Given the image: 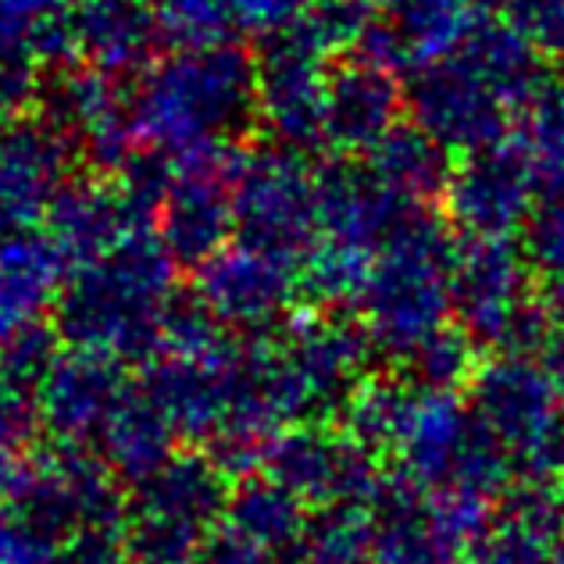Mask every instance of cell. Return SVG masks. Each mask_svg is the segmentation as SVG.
Here are the masks:
<instances>
[{
    "mask_svg": "<svg viewBox=\"0 0 564 564\" xmlns=\"http://www.w3.org/2000/svg\"><path fill=\"white\" fill-rule=\"evenodd\" d=\"M354 425L358 443L393 451L404 479L422 489H471L494 497L514 471L486 436L471 404L454 390L419 379L361 393L354 404Z\"/></svg>",
    "mask_w": 564,
    "mask_h": 564,
    "instance_id": "obj_1",
    "label": "cell"
},
{
    "mask_svg": "<svg viewBox=\"0 0 564 564\" xmlns=\"http://www.w3.org/2000/svg\"><path fill=\"white\" fill-rule=\"evenodd\" d=\"M540 54L508 22H482L440 65L414 72L411 111L447 151H482L522 122L540 90Z\"/></svg>",
    "mask_w": 564,
    "mask_h": 564,
    "instance_id": "obj_2",
    "label": "cell"
},
{
    "mask_svg": "<svg viewBox=\"0 0 564 564\" xmlns=\"http://www.w3.org/2000/svg\"><path fill=\"white\" fill-rule=\"evenodd\" d=\"M457 243L433 215L404 212L386 236L361 293L365 333L390 358L411 361L429 339L451 329Z\"/></svg>",
    "mask_w": 564,
    "mask_h": 564,
    "instance_id": "obj_3",
    "label": "cell"
},
{
    "mask_svg": "<svg viewBox=\"0 0 564 564\" xmlns=\"http://www.w3.org/2000/svg\"><path fill=\"white\" fill-rule=\"evenodd\" d=\"M468 386L475 419L518 475L532 486L564 475V386L536 354L503 350Z\"/></svg>",
    "mask_w": 564,
    "mask_h": 564,
    "instance_id": "obj_4",
    "label": "cell"
},
{
    "mask_svg": "<svg viewBox=\"0 0 564 564\" xmlns=\"http://www.w3.org/2000/svg\"><path fill=\"white\" fill-rule=\"evenodd\" d=\"M454 318L475 347L536 354L551 322L532 290V264L511 236H465L454 258Z\"/></svg>",
    "mask_w": 564,
    "mask_h": 564,
    "instance_id": "obj_5",
    "label": "cell"
},
{
    "mask_svg": "<svg viewBox=\"0 0 564 564\" xmlns=\"http://www.w3.org/2000/svg\"><path fill=\"white\" fill-rule=\"evenodd\" d=\"M489 497L471 489H422L400 479L376 500V564H465L486 536Z\"/></svg>",
    "mask_w": 564,
    "mask_h": 564,
    "instance_id": "obj_6",
    "label": "cell"
},
{
    "mask_svg": "<svg viewBox=\"0 0 564 564\" xmlns=\"http://www.w3.org/2000/svg\"><path fill=\"white\" fill-rule=\"evenodd\" d=\"M250 104V68L236 51H200L169 65L143 100L147 129L172 147H197L236 126Z\"/></svg>",
    "mask_w": 564,
    "mask_h": 564,
    "instance_id": "obj_7",
    "label": "cell"
},
{
    "mask_svg": "<svg viewBox=\"0 0 564 564\" xmlns=\"http://www.w3.org/2000/svg\"><path fill=\"white\" fill-rule=\"evenodd\" d=\"M165 290V258L151 243H118L108 250L97 272H86L72 293V325L86 344L137 347L140 333L158 322ZM72 329V333H76Z\"/></svg>",
    "mask_w": 564,
    "mask_h": 564,
    "instance_id": "obj_8",
    "label": "cell"
},
{
    "mask_svg": "<svg viewBox=\"0 0 564 564\" xmlns=\"http://www.w3.org/2000/svg\"><path fill=\"white\" fill-rule=\"evenodd\" d=\"M543 193L522 143L500 140L465 154L451 172L447 212L465 236H511L522 229Z\"/></svg>",
    "mask_w": 564,
    "mask_h": 564,
    "instance_id": "obj_9",
    "label": "cell"
},
{
    "mask_svg": "<svg viewBox=\"0 0 564 564\" xmlns=\"http://www.w3.org/2000/svg\"><path fill=\"white\" fill-rule=\"evenodd\" d=\"M482 0H386V14L365 29L361 57L386 72L433 68L486 22Z\"/></svg>",
    "mask_w": 564,
    "mask_h": 564,
    "instance_id": "obj_10",
    "label": "cell"
},
{
    "mask_svg": "<svg viewBox=\"0 0 564 564\" xmlns=\"http://www.w3.org/2000/svg\"><path fill=\"white\" fill-rule=\"evenodd\" d=\"M322 186H311L293 161H264L243 180L236 218L243 221L250 250L286 261L296 250L311 247L318 232Z\"/></svg>",
    "mask_w": 564,
    "mask_h": 564,
    "instance_id": "obj_11",
    "label": "cell"
},
{
    "mask_svg": "<svg viewBox=\"0 0 564 564\" xmlns=\"http://www.w3.org/2000/svg\"><path fill=\"white\" fill-rule=\"evenodd\" d=\"M400 86L393 72L372 62H354L329 76L322 132L339 151H376L397 129Z\"/></svg>",
    "mask_w": 564,
    "mask_h": 564,
    "instance_id": "obj_12",
    "label": "cell"
},
{
    "mask_svg": "<svg viewBox=\"0 0 564 564\" xmlns=\"http://www.w3.org/2000/svg\"><path fill=\"white\" fill-rule=\"evenodd\" d=\"M279 486L322 503H368V497H376V471L358 440L296 436L279 447Z\"/></svg>",
    "mask_w": 564,
    "mask_h": 564,
    "instance_id": "obj_13",
    "label": "cell"
},
{
    "mask_svg": "<svg viewBox=\"0 0 564 564\" xmlns=\"http://www.w3.org/2000/svg\"><path fill=\"white\" fill-rule=\"evenodd\" d=\"M564 540V497L551 486H525L489 518L468 564H551Z\"/></svg>",
    "mask_w": 564,
    "mask_h": 564,
    "instance_id": "obj_14",
    "label": "cell"
},
{
    "mask_svg": "<svg viewBox=\"0 0 564 564\" xmlns=\"http://www.w3.org/2000/svg\"><path fill=\"white\" fill-rule=\"evenodd\" d=\"M218 508V486L212 468H165L147 486V500L140 508L137 536L143 551L175 554L193 540V529H204Z\"/></svg>",
    "mask_w": 564,
    "mask_h": 564,
    "instance_id": "obj_15",
    "label": "cell"
},
{
    "mask_svg": "<svg viewBox=\"0 0 564 564\" xmlns=\"http://www.w3.org/2000/svg\"><path fill=\"white\" fill-rule=\"evenodd\" d=\"M451 172L447 147L419 126H397L376 151H368V175L408 212H419L422 204L447 193Z\"/></svg>",
    "mask_w": 564,
    "mask_h": 564,
    "instance_id": "obj_16",
    "label": "cell"
},
{
    "mask_svg": "<svg viewBox=\"0 0 564 564\" xmlns=\"http://www.w3.org/2000/svg\"><path fill=\"white\" fill-rule=\"evenodd\" d=\"M290 293L286 261L247 250L207 269V301L229 318H264Z\"/></svg>",
    "mask_w": 564,
    "mask_h": 564,
    "instance_id": "obj_17",
    "label": "cell"
},
{
    "mask_svg": "<svg viewBox=\"0 0 564 564\" xmlns=\"http://www.w3.org/2000/svg\"><path fill=\"white\" fill-rule=\"evenodd\" d=\"M115 386V368L97 354L57 365L47 386L51 422L57 429H68V433H86L97 422H111V414L122 404Z\"/></svg>",
    "mask_w": 564,
    "mask_h": 564,
    "instance_id": "obj_18",
    "label": "cell"
},
{
    "mask_svg": "<svg viewBox=\"0 0 564 564\" xmlns=\"http://www.w3.org/2000/svg\"><path fill=\"white\" fill-rule=\"evenodd\" d=\"M229 226V204L212 180L172 186L165 215V247L183 261H200L218 247Z\"/></svg>",
    "mask_w": 564,
    "mask_h": 564,
    "instance_id": "obj_19",
    "label": "cell"
},
{
    "mask_svg": "<svg viewBox=\"0 0 564 564\" xmlns=\"http://www.w3.org/2000/svg\"><path fill=\"white\" fill-rule=\"evenodd\" d=\"M54 254L40 240H14L0 250V333H25L54 282Z\"/></svg>",
    "mask_w": 564,
    "mask_h": 564,
    "instance_id": "obj_20",
    "label": "cell"
},
{
    "mask_svg": "<svg viewBox=\"0 0 564 564\" xmlns=\"http://www.w3.org/2000/svg\"><path fill=\"white\" fill-rule=\"evenodd\" d=\"M522 151L529 154L543 189L564 186V68L540 83L522 115Z\"/></svg>",
    "mask_w": 564,
    "mask_h": 564,
    "instance_id": "obj_21",
    "label": "cell"
},
{
    "mask_svg": "<svg viewBox=\"0 0 564 564\" xmlns=\"http://www.w3.org/2000/svg\"><path fill=\"white\" fill-rule=\"evenodd\" d=\"M311 564H376V508L329 503L307 532Z\"/></svg>",
    "mask_w": 564,
    "mask_h": 564,
    "instance_id": "obj_22",
    "label": "cell"
},
{
    "mask_svg": "<svg viewBox=\"0 0 564 564\" xmlns=\"http://www.w3.org/2000/svg\"><path fill=\"white\" fill-rule=\"evenodd\" d=\"M79 36L100 62H137L147 51V40H151V14L129 4V0H94L79 14Z\"/></svg>",
    "mask_w": 564,
    "mask_h": 564,
    "instance_id": "obj_23",
    "label": "cell"
},
{
    "mask_svg": "<svg viewBox=\"0 0 564 564\" xmlns=\"http://www.w3.org/2000/svg\"><path fill=\"white\" fill-rule=\"evenodd\" d=\"M232 536H240L261 554L272 551V546H286L301 532V508H296V497L286 486H258L243 494L240 503L232 508Z\"/></svg>",
    "mask_w": 564,
    "mask_h": 564,
    "instance_id": "obj_24",
    "label": "cell"
},
{
    "mask_svg": "<svg viewBox=\"0 0 564 564\" xmlns=\"http://www.w3.org/2000/svg\"><path fill=\"white\" fill-rule=\"evenodd\" d=\"M111 454L126 468H154L165 457V414L132 411L122 400L111 414Z\"/></svg>",
    "mask_w": 564,
    "mask_h": 564,
    "instance_id": "obj_25",
    "label": "cell"
},
{
    "mask_svg": "<svg viewBox=\"0 0 564 564\" xmlns=\"http://www.w3.org/2000/svg\"><path fill=\"white\" fill-rule=\"evenodd\" d=\"M522 250L536 272H546L551 279L564 275V186L540 193L522 226Z\"/></svg>",
    "mask_w": 564,
    "mask_h": 564,
    "instance_id": "obj_26",
    "label": "cell"
},
{
    "mask_svg": "<svg viewBox=\"0 0 564 564\" xmlns=\"http://www.w3.org/2000/svg\"><path fill=\"white\" fill-rule=\"evenodd\" d=\"M414 379L425 386H440V390H457L462 382H471L475 368L482 361L475 358V344L462 329H443L411 358Z\"/></svg>",
    "mask_w": 564,
    "mask_h": 564,
    "instance_id": "obj_27",
    "label": "cell"
},
{
    "mask_svg": "<svg viewBox=\"0 0 564 564\" xmlns=\"http://www.w3.org/2000/svg\"><path fill=\"white\" fill-rule=\"evenodd\" d=\"M503 19L540 57L564 62V0H503Z\"/></svg>",
    "mask_w": 564,
    "mask_h": 564,
    "instance_id": "obj_28",
    "label": "cell"
},
{
    "mask_svg": "<svg viewBox=\"0 0 564 564\" xmlns=\"http://www.w3.org/2000/svg\"><path fill=\"white\" fill-rule=\"evenodd\" d=\"M65 4L68 0H0V36H25L29 47H40L36 36L51 33V22Z\"/></svg>",
    "mask_w": 564,
    "mask_h": 564,
    "instance_id": "obj_29",
    "label": "cell"
},
{
    "mask_svg": "<svg viewBox=\"0 0 564 564\" xmlns=\"http://www.w3.org/2000/svg\"><path fill=\"white\" fill-rule=\"evenodd\" d=\"M229 4L254 29H279V33H286V29L307 19L315 0H229Z\"/></svg>",
    "mask_w": 564,
    "mask_h": 564,
    "instance_id": "obj_30",
    "label": "cell"
},
{
    "mask_svg": "<svg viewBox=\"0 0 564 564\" xmlns=\"http://www.w3.org/2000/svg\"><path fill=\"white\" fill-rule=\"evenodd\" d=\"M540 304H543L546 322H551V329L554 333H564V275H554L551 279V286H546Z\"/></svg>",
    "mask_w": 564,
    "mask_h": 564,
    "instance_id": "obj_31",
    "label": "cell"
},
{
    "mask_svg": "<svg viewBox=\"0 0 564 564\" xmlns=\"http://www.w3.org/2000/svg\"><path fill=\"white\" fill-rule=\"evenodd\" d=\"M551 564H564V540H561V546H557V554H554V561Z\"/></svg>",
    "mask_w": 564,
    "mask_h": 564,
    "instance_id": "obj_32",
    "label": "cell"
},
{
    "mask_svg": "<svg viewBox=\"0 0 564 564\" xmlns=\"http://www.w3.org/2000/svg\"><path fill=\"white\" fill-rule=\"evenodd\" d=\"M561 497H564V475H561Z\"/></svg>",
    "mask_w": 564,
    "mask_h": 564,
    "instance_id": "obj_33",
    "label": "cell"
}]
</instances>
